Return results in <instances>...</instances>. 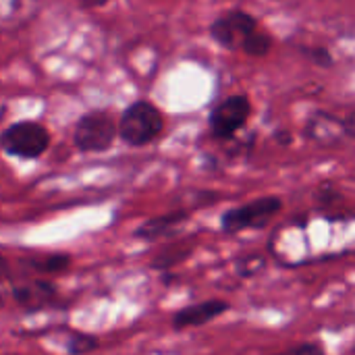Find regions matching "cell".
<instances>
[{"instance_id": "obj_17", "label": "cell", "mask_w": 355, "mask_h": 355, "mask_svg": "<svg viewBox=\"0 0 355 355\" xmlns=\"http://www.w3.org/2000/svg\"><path fill=\"white\" fill-rule=\"evenodd\" d=\"M81 6H85V8H96V6H102V4H106L108 0H77Z\"/></svg>"}, {"instance_id": "obj_1", "label": "cell", "mask_w": 355, "mask_h": 355, "mask_svg": "<svg viewBox=\"0 0 355 355\" xmlns=\"http://www.w3.org/2000/svg\"><path fill=\"white\" fill-rule=\"evenodd\" d=\"M210 35L227 50H241L250 56H266L272 48V37L260 29L254 15L245 10H229L210 25Z\"/></svg>"}, {"instance_id": "obj_15", "label": "cell", "mask_w": 355, "mask_h": 355, "mask_svg": "<svg viewBox=\"0 0 355 355\" xmlns=\"http://www.w3.org/2000/svg\"><path fill=\"white\" fill-rule=\"evenodd\" d=\"M10 277H12L10 262L6 260V256H2V254H0V285H2V283H6Z\"/></svg>"}, {"instance_id": "obj_7", "label": "cell", "mask_w": 355, "mask_h": 355, "mask_svg": "<svg viewBox=\"0 0 355 355\" xmlns=\"http://www.w3.org/2000/svg\"><path fill=\"white\" fill-rule=\"evenodd\" d=\"M229 310H231V304L225 302V300H206V302H200V304H191V306H185L179 312H175L173 329L175 331L198 329V327H204V324L220 318Z\"/></svg>"}, {"instance_id": "obj_10", "label": "cell", "mask_w": 355, "mask_h": 355, "mask_svg": "<svg viewBox=\"0 0 355 355\" xmlns=\"http://www.w3.org/2000/svg\"><path fill=\"white\" fill-rule=\"evenodd\" d=\"M29 270L37 275H58L71 266V256L67 254H50L44 258H29L23 262Z\"/></svg>"}, {"instance_id": "obj_4", "label": "cell", "mask_w": 355, "mask_h": 355, "mask_svg": "<svg viewBox=\"0 0 355 355\" xmlns=\"http://www.w3.org/2000/svg\"><path fill=\"white\" fill-rule=\"evenodd\" d=\"M50 146V133L44 125L33 121H21L6 127L0 135V148L8 156L17 158H40Z\"/></svg>"}, {"instance_id": "obj_16", "label": "cell", "mask_w": 355, "mask_h": 355, "mask_svg": "<svg viewBox=\"0 0 355 355\" xmlns=\"http://www.w3.org/2000/svg\"><path fill=\"white\" fill-rule=\"evenodd\" d=\"M341 127H343V133H345L347 137L355 139V112L347 114V116L341 121Z\"/></svg>"}, {"instance_id": "obj_6", "label": "cell", "mask_w": 355, "mask_h": 355, "mask_svg": "<svg viewBox=\"0 0 355 355\" xmlns=\"http://www.w3.org/2000/svg\"><path fill=\"white\" fill-rule=\"evenodd\" d=\"M252 114L250 98L243 94L229 96L210 114V131L216 139H231L241 127H245Z\"/></svg>"}, {"instance_id": "obj_3", "label": "cell", "mask_w": 355, "mask_h": 355, "mask_svg": "<svg viewBox=\"0 0 355 355\" xmlns=\"http://www.w3.org/2000/svg\"><path fill=\"white\" fill-rule=\"evenodd\" d=\"M283 210V200L277 196H264L248 204L235 206L220 216V229L225 233H241L250 229L266 227Z\"/></svg>"}, {"instance_id": "obj_11", "label": "cell", "mask_w": 355, "mask_h": 355, "mask_svg": "<svg viewBox=\"0 0 355 355\" xmlns=\"http://www.w3.org/2000/svg\"><path fill=\"white\" fill-rule=\"evenodd\" d=\"M98 349V339L83 333H71L67 337V352L71 355H87Z\"/></svg>"}, {"instance_id": "obj_5", "label": "cell", "mask_w": 355, "mask_h": 355, "mask_svg": "<svg viewBox=\"0 0 355 355\" xmlns=\"http://www.w3.org/2000/svg\"><path fill=\"white\" fill-rule=\"evenodd\" d=\"M116 137V125L108 112H87L83 114L73 133V141L77 150L96 154V152H106Z\"/></svg>"}, {"instance_id": "obj_2", "label": "cell", "mask_w": 355, "mask_h": 355, "mask_svg": "<svg viewBox=\"0 0 355 355\" xmlns=\"http://www.w3.org/2000/svg\"><path fill=\"white\" fill-rule=\"evenodd\" d=\"M162 127H164V119L160 110L154 104L139 100L125 108V112L119 119L116 133L125 144L139 148L154 141L162 133Z\"/></svg>"}, {"instance_id": "obj_12", "label": "cell", "mask_w": 355, "mask_h": 355, "mask_svg": "<svg viewBox=\"0 0 355 355\" xmlns=\"http://www.w3.org/2000/svg\"><path fill=\"white\" fill-rule=\"evenodd\" d=\"M191 250H183V245H171L166 248L162 254L156 256V260L152 262L154 268H160V270H166V268H173L175 264H179L181 260H185V256L189 254Z\"/></svg>"}, {"instance_id": "obj_9", "label": "cell", "mask_w": 355, "mask_h": 355, "mask_svg": "<svg viewBox=\"0 0 355 355\" xmlns=\"http://www.w3.org/2000/svg\"><path fill=\"white\" fill-rule=\"evenodd\" d=\"M187 218H189V214L185 210H175V212H168V214H162V216L141 223L133 235L144 241H158V239H164V237H171L173 233H177Z\"/></svg>"}, {"instance_id": "obj_8", "label": "cell", "mask_w": 355, "mask_h": 355, "mask_svg": "<svg viewBox=\"0 0 355 355\" xmlns=\"http://www.w3.org/2000/svg\"><path fill=\"white\" fill-rule=\"evenodd\" d=\"M12 297L27 312H40V310H46V308H52L58 304L56 287L44 279H33L23 285H15Z\"/></svg>"}, {"instance_id": "obj_18", "label": "cell", "mask_w": 355, "mask_h": 355, "mask_svg": "<svg viewBox=\"0 0 355 355\" xmlns=\"http://www.w3.org/2000/svg\"><path fill=\"white\" fill-rule=\"evenodd\" d=\"M4 114H6V108H4V106H0V123H2V119H4Z\"/></svg>"}, {"instance_id": "obj_14", "label": "cell", "mask_w": 355, "mask_h": 355, "mask_svg": "<svg viewBox=\"0 0 355 355\" xmlns=\"http://www.w3.org/2000/svg\"><path fill=\"white\" fill-rule=\"evenodd\" d=\"M310 56H312L318 64H322V67H324V64L329 67V64L333 62V58H331L329 50H322V48H318L316 52H314V50H310Z\"/></svg>"}, {"instance_id": "obj_13", "label": "cell", "mask_w": 355, "mask_h": 355, "mask_svg": "<svg viewBox=\"0 0 355 355\" xmlns=\"http://www.w3.org/2000/svg\"><path fill=\"white\" fill-rule=\"evenodd\" d=\"M275 355H327V352L320 343H300L291 349H285Z\"/></svg>"}]
</instances>
